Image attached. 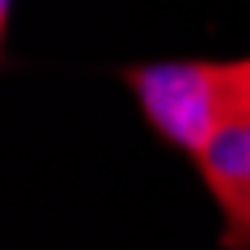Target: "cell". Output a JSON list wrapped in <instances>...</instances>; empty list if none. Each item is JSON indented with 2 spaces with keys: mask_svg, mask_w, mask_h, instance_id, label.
I'll return each instance as SVG.
<instances>
[{
  "mask_svg": "<svg viewBox=\"0 0 250 250\" xmlns=\"http://www.w3.org/2000/svg\"><path fill=\"white\" fill-rule=\"evenodd\" d=\"M143 116L166 143L197 156L250 121V58H174L125 72Z\"/></svg>",
  "mask_w": 250,
  "mask_h": 250,
  "instance_id": "obj_1",
  "label": "cell"
},
{
  "mask_svg": "<svg viewBox=\"0 0 250 250\" xmlns=\"http://www.w3.org/2000/svg\"><path fill=\"white\" fill-rule=\"evenodd\" d=\"M197 170L224 219V246L250 250V121L219 134L197 156Z\"/></svg>",
  "mask_w": 250,
  "mask_h": 250,
  "instance_id": "obj_2",
  "label": "cell"
}]
</instances>
